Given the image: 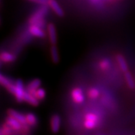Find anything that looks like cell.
<instances>
[{"label": "cell", "mask_w": 135, "mask_h": 135, "mask_svg": "<svg viewBox=\"0 0 135 135\" xmlns=\"http://www.w3.org/2000/svg\"><path fill=\"white\" fill-rule=\"evenodd\" d=\"M0 83H1L2 85H3L6 89L13 84V83L8 78H7L6 76H4L3 75H0Z\"/></svg>", "instance_id": "19"}, {"label": "cell", "mask_w": 135, "mask_h": 135, "mask_svg": "<svg viewBox=\"0 0 135 135\" xmlns=\"http://www.w3.org/2000/svg\"><path fill=\"white\" fill-rule=\"evenodd\" d=\"M85 120H90V121H95V122H97L98 121V117L96 114H93V113H89L87 114L85 117Z\"/></svg>", "instance_id": "23"}, {"label": "cell", "mask_w": 135, "mask_h": 135, "mask_svg": "<svg viewBox=\"0 0 135 135\" xmlns=\"http://www.w3.org/2000/svg\"><path fill=\"white\" fill-rule=\"evenodd\" d=\"M8 114L11 117H13L17 121H20L22 125H26V116L23 115L20 112H17L16 110H13V109H9L7 111Z\"/></svg>", "instance_id": "7"}, {"label": "cell", "mask_w": 135, "mask_h": 135, "mask_svg": "<svg viewBox=\"0 0 135 135\" xmlns=\"http://www.w3.org/2000/svg\"><path fill=\"white\" fill-rule=\"evenodd\" d=\"M61 126V118L58 114H54L50 120V128L54 133L58 132Z\"/></svg>", "instance_id": "4"}, {"label": "cell", "mask_w": 135, "mask_h": 135, "mask_svg": "<svg viewBox=\"0 0 135 135\" xmlns=\"http://www.w3.org/2000/svg\"><path fill=\"white\" fill-rule=\"evenodd\" d=\"M48 6L52 8V10L54 11V13L59 17H64V12L63 9L61 8L59 4L57 3V1L55 0H49L48 2Z\"/></svg>", "instance_id": "9"}, {"label": "cell", "mask_w": 135, "mask_h": 135, "mask_svg": "<svg viewBox=\"0 0 135 135\" xmlns=\"http://www.w3.org/2000/svg\"><path fill=\"white\" fill-rule=\"evenodd\" d=\"M117 61L118 64H119V67L121 68V71L123 72V73L128 72V66L124 57L121 55H117Z\"/></svg>", "instance_id": "12"}, {"label": "cell", "mask_w": 135, "mask_h": 135, "mask_svg": "<svg viewBox=\"0 0 135 135\" xmlns=\"http://www.w3.org/2000/svg\"><path fill=\"white\" fill-rule=\"evenodd\" d=\"M6 123L15 130H20L22 128V124L13 117L9 116L6 119Z\"/></svg>", "instance_id": "10"}, {"label": "cell", "mask_w": 135, "mask_h": 135, "mask_svg": "<svg viewBox=\"0 0 135 135\" xmlns=\"http://www.w3.org/2000/svg\"><path fill=\"white\" fill-rule=\"evenodd\" d=\"M47 30H48L50 41L52 45H55L57 41V31H56V28H55V25L52 23H49L47 26Z\"/></svg>", "instance_id": "5"}, {"label": "cell", "mask_w": 135, "mask_h": 135, "mask_svg": "<svg viewBox=\"0 0 135 135\" xmlns=\"http://www.w3.org/2000/svg\"><path fill=\"white\" fill-rule=\"evenodd\" d=\"M8 91L14 94L16 101L21 103L23 101V97L26 93L25 89L23 87V84L21 79H18L15 84H13L7 88Z\"/></svg>", "instance_id": "1"}, {"label": "cell", "mask_w": 135, "mask_h": 135, "mask_svg": "<svg viewBox=\"0 0 135 135\" xmlns=\"http://www.w3.org/2000/svg\"><path fill=\"white\" fill-rule=\"evenodd\" d=\"M29 32L32 35L35 36L36 37L44 38L46 36V34L44 32V30L41 29V27L38 26L36 25H30L28 28Z\"/></svg>", "instance_id": "8"}, {"label": "cell", "mask_w": 135, "mask_h": 135, "mask_svg": "<svg viewBox=\"0 0 135 135\" xmlns=\"http://www.w3.org/2000/svg\"><path fill=\"white\" fill-rule=\"evenodd\" d=\"M50 54H51L52 60L55 64H57L59 61V52L57 50V48L55 45H52L50 48Z\"/></svg>", "instance_id": "14"}, {"label": "cell", "mask_w": 135, "mask_h": 135, "mask_svg": "<svg viewBox=\"0 0 135 135\" xmlns=\"http://www.w3.org/2000/svg\"><path fill=\"white\" fill-rule=\"evenodd\" d=\"M48 7L46 5H43L41 7L39 8L37 11L33 13L32 16L29 18L28 22L30 25L35 24L38 21L43 20L46 15L48 13Z\"/></svg>", "instance_id": "2"}, {"label": "cell", "mask_w": 135, "mask_h": 135, "mask_svg": "<svg viewBox=\"0 0 135 135\" xmlns=\"http://www.w3.org/2000/svg\"><path fill=\"white\" fill-rule=\"evenodd\" d=\"M23 101L27 102V103H29L30 105H32V106H37L39 105V100L34 96L33 94L28 93L27 91H26L25 94H24Z\"/></svg>", "instance_id": "11"}, {"label": "cell", "mask_w": 135, "mask_h": 135, "mask_svg": "<svg viewBox=\"0 0 135 135\" xmlns=\"http://www.w3.org/2000/svg\"><path fill=\"white\" fill-rule=\"evenodd\" d=\"M0 59H1V61H2V62L10 63L14 61L15 59H16V57H15V56L13 54L8 52H3L1 54Z\"/></svg>", "instance_id": "13"}, {"label": "cell", "mask_w": 135, "mask_h": 135, "mask_svg": "<svg viewBox=\"0 0 135 135\" xmlns=\"http://www.w3.org/2000/svg\"><path fill=\"white\" fill-rule=\"evenodd\" d=\"M125 79L126 81V83L128 84V86L130 89L135 88V82L134 81V79L132 76V74L130 72H126L125 73Z\"/></svg>", "instance_id": "15"}, {"label": "cell", "mask_w": 135, "mask_h": 135, "mask_svg": "<svg viewBox=\"0 0 135 135\" xmlns=\"http://www.w3.org/2000/svg\"><path fill=\"white\" fill-rule=\"evenodd\" d=\"M71 97L73 101L77 104H81L85 100V97L83 91L79 88H75L72 90Z\"/></svg>", "instance_id": "3"}, {"label": "cell", "mask_w": 135, "mask_h": 135, "mask_svg": "<svg viewBox=\"0 0 135 135\" xmlns=\"http://www.w3.org/2000/svg\"><path fill=\"white\" fill-rule=\"evenodd\" d=\"M97 122H95V121H90V120H85L84 126L87 129H93V128H94L97 126Z\"/></svg>", "instance_id": "22"}, {"label": "cell", "mask_w": 135, "mask_h": 135, "mask_svg": "<svg viewBox=\"0 0 135 135\" xmlns=\"http://www.w3.org/2000/svg\"><path fill=\"white\" fill-rule=\"evenodd\" d=\"M110 61L108 59H103L99 63V67L102 70H106L110 67Z\"/></svg>", "instance_id": "20"}, {"label": "cell", "mask_w": 135, "mask_h": 135, "mask_svg": "<svg viewBox=\"0 0 135 135\" xmlns=\"http://www.w3.org/2000/svg\"><path fill=\"white\" fill-rule=\"evenodd\" d=\"M26 116V123L30 126H34L37 123V118L32 113H28Z\"/></svg>", "instance_id": "16"}, {"label": "cell", "mask_w": 135, "mask_h": 135, "mask_svg": "<svg viewBox=\"0 0 135 135\" xmlns=\"http://www.w3.org/2000/svg\"><path fill=\"white\" fill-rule=\"evenodd\" d=\"M46 90L44 88H38L35 93V94H34V96L39 101L44 99L45 97H46Z\"/></svg>", "instance_id": "18"}, {"label": "cell", "mask_w": 135, "mask_h": 135, "mask_svg": "<svg viewBox=\"0 0 135 135\" xmlns=\"http://www.w3.org/2000/svg\"><path fill=\"white\" fill-rule=\"evenodd\" d=\"M12 129L11 126H9L6 123L5 124L2 126V130H1V133L4 135H11L12 134Z\"/></svg>", "instance_id": "21"}, {"label": "cell", "mask_w": 135, "mask_h": 135, "mask_svg": "<svg viewBox=\"0 0 135 135\" xmlns=\"http://www.w3.org/2000/svg\"><path fill=\"white\" fill-rule=\"evenodd\" d=\"M41 84V81L40 79H33L32 81L29 83L28 84L26 87V91L28 93H30V94H35V93L36 92V90H37L38 88H40Z\"/></svg>", "instance_id": "6"}, {"label": "cell", "mask_w": 135, "mask_h": 135, "mask_svg": "<svg viewBox=\"0 0 135 135\" xmlns=\"http://www.w3.org/2000/svg\"><path fill=\"white\" fill-rule=\"evenodd\" d=\"M28 1L35 2L37 4H41V5H47L48 4V2H49V0H28Z\"/></svg>", "instance_id": "24"}, {"label": "cell", "mask_w": 135, "mask_h": 135, "mask_svg": "<svg viewBox=\"0 0 135 135\" xmlns=\"http://www.w3.org/2000/svg\"><path fill=\"white\" fill-rule=\"evenodd\" d=\"M100 94L99 90L97 89L96 88H91L89 89V90L88 91V96L89 98H90L92 99H95L99 97Z\"/></svg>", "instance_id": "17"}]
</instances>
